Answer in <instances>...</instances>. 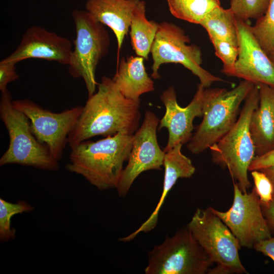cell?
<instances>
[{
  "mask_svg": "<svg viewBox=\"0 0 274 274\" xmlns=\"http://www.w3.org/2000/svg\"><path fill=\"white\" fill-rule=\"evenodd\" d=\"M97 86L68 136L71 148L95 136L107 137L118 132L133 134L139 129L140 99L125 97L107 77H102Z\"/></svg>",
  "mask_w": 274,
  "mask_h": 274,
  "instance_id": "obj_1",
  "label": "cell"
},
{
  "mask_svg": "<svg viewBox=\"0 0 274 274\" xmlns=\"http://www.w3.org/2000/svg\"><path fill=\"white\" fill-rule=\"evenodd\" d=\"M133 134L122 132L71 147L66 169L83 176L102 191L116 188L132 147Z\"/></svg>",
  "mask_w": 274,
  "mask_h": 274,
  "instance_id": "obj_2",
  "label": "cell"
},
{
  "mask_svg": "<svg viewBox=\"0 0 274 274\" xmlns=\"http://www.w3.org/2000/svg\"><path fill=\"white\" fill-rule=\"evenodd\" d=\"M254 84L244 80L231 90L205 88L202 102V120L187 143L188 150L199 154L217 143L233 126L239 107Z\"/></svg>",
  "mask_w": 274,
  "mask_h": 274,
  "instance_id": "obj_3",
  "label": "cell"
},
{
  "mask_svg": "<svg viewBox=\"0 0 274 274\" xmlns=\"http://www.w3.org/2000/svg\"><path fill=\"white\" fill-rule=\"evenodd\" d=\"M259 101V87L255 84L245 99L235 124L222 139L209 148L213 162L227 168L233 181H236L244 193L247 192L250 187L248 171L256 156L250 123Z\"/></svg>",
  "mask_w": 274,
  "mask_h": 274,
  "instance_id": "obj_4",
  "label": "cell"
},
{
  "mask_svg": "<svg viewBox=\"0 0 274 274\" xmlns=\"http://www.w3.org/2000/svg\"><path fill=\"white\" fill-rule=\"evenodd\" d=\"M0 117L9 136L8 149L0 159V166L17 164L47 170H57L58 161L47 146L41 143L31 131L28 117L16 109L8 89L1 92Z\"/></svg>",
  "mask_w": 274,
  "mask_h": 274,
  "instance_id": "obj_5",
  "label": "cell"
},
{
  "mask_svg": "<svg viewBox=\"0 0 274 274\" xmlns=\"http://www.w3.org/2000/svg\"><path fill=\"white\" fill-rule=\"evenodd\" d=\"M187 227L216 264L207 273H248L239 258L241 246L237 239L210 207L197 208Z\"/></svg>",
  "mask_w": 274,
  "mask_h": 274,
  "instance_id": "obj_6",
  "label": "cell"
},
{
  "mask_svg": "<svg viewBox=\"0 0 274 274\" xmlns=\"http://www.w3.org/2000/svg\"><path fill=\"white\" fill-rule=\"evenodd\" d=\"M72 16L76 35L68 70L73 77L83 79L90 97L95 92L96 70L109 52L110 38L105 25L85 10H75Z\"/></svg>",
  "mask_w": 274,
  "mask_h": 274,
  "instance_id": "obj_7",
  "label": "cell"
},
{
  "mask_svg": "<svg viewBox=\"0 0 274 274\" xmlns=\"http://www.w3.org/2000/svg\"><path fill=\"white\" fill-rule=\"evenodd\" d=\"M146 274H204L213 263L187 226L148 253Z\"/></svg>",
  "mask_w": 274,
  "mask_h": 274,
  "instance_id": "obj_8",
  "label": "cell"
},
{
  "mask_svg": "<svg viewBox=\"0 0 274 274\" xmlns=\"http://www.w3.org/2000/svg\"><path fill=\"white\" fill-rule=\"evenodd\" d=\"M190 42L185 30L179 26L166 21L159 23L150 51L153 60L151 77L154 79L160 78V66L173 63L181 64L190 71L206 88L214 82L224 81L201 66V50L195 44L188 45Z\"/></svg>",
  "mask_w": 274,
  "mask_h": 274,
  "instance_id": "obj_9",
  "label": "cell"
},
{
  "mask_svg": "<svg viewBox=\"0 0 274 274\" xmlns=\"http://www.w3.org/2000/svg\"><path fill=\"white\" fill-rule=\"evenodd\" d=\"M233 192V203L228 210L210 208L229 228L241 247L254 248L259 242L271 237L259 196L254 187L251 192L244 193L234 182Z\"/></svg>",
  "mask_w": 274,
  "mask_h": 274,
  "instance_id": "obj_10",
  "label": "cell"
},
{
  "mask_svg": "<svg viewBox=\"0 0 274 274\" xmlns=\"http://www.w3.org/2000/svg\"><path fill=\"white\" fill-rule=\"evenodd\" d=\"M12 104L28 117L31 131L37 139L45 144L52 157L59 161L67 143L68 136L75 126L83 107L78 106L56 113L27 99L13 100Z\"/></svg>",
  "mask_w": 274,
  "mask_h": 274,
  "instance_id": "obj_11",
  "label": "cell"
},
{
  "mask_svg": "<svg viewBox=\"0 0 274 274\" xmlns=\"http://www.w3.org/2000/svg\"><path fill=\"white\" fill-rule=\"evenodd\" d=\"M159 119L152 112H145L143 123L133 134L132 147L128 163L116 188L120 197H125L132 184L143 172L162 169L165 153L158 144L157 128Z\"/></svg>",
  "mask_w": 274,
  "mask_h": 274,
  "instance_id": "obj_12",
  "label": "cell"
},
{
  "mask_svg": "<svg viewBox=\"0 0 274 274\" xmlns=\"http://www.w3.org/2000/svg\"><path fill=\"white\" fill-rule=\"evenodd\" d=\"M204 88L199 83L192 100L184 108L178 104L173 87H168L161 95L160 100L165 107V112L159 121L158 129L166 128L168 132L167 143L163 149L164 153L179 144L183 145L190 141L193 135L194 119L202 117Z\"/></svg>",
  "mask_w": 274,
  "mask_h": 274,
  "instance_id": "obj_13",
  "label": "cell"
},
{
  "mask_svg": "<svg viewBox=\"0 0 274 274\" xmlns=\"http://www.w3.org/2000/svg\"><path fill=\"white\" fill-rule=\"evenodd\" d=\"M238 57L234 77L274 87V65L254 37L251 26L236 18Z\"/></svg>",
  "mask_w": 274,
  "mask_h": 274,
  "instance_id": "obj_14",
  "label": "cell"
},
{
  "mask_svg": "<svg viewBox=\"0 0 274 274\" xmlns=\"http://www.w3.org/2000/svg\"><path fill=\"white\" fill-rule=\"evenodd\" d=\"M72 51V44L68 39L34 25L26 30L15 51L4 59L17 63L37 58L68 65Z\"/></svg>",
  "mask_w": 274,
  "mask_h": 274,
  "instance_id": "obj_15",
  "label": "cell"
},
{
  "mask_svg": "<svg viewBox=\"0 0 274 274\" xmlns=\"http://www.w3.org/2000/svg\"><path fill=\"white\" fill-rule=\"evenodd\" d=\"M183 145L179 144L165 152L163 161L164 175L162 192L159 201L149 218L140 227L128 235L120 238V241L128 242L133 240L142 232L152 230L157 225L160 210L165 198L180 178H189L195 172V168L191 160L181 152Z\"/></svg>",
  "mask_w": 274,
  "mask_h": 274,
  "instance_id": "obj_16",
  "label": "cell"
},
{
  "mask_svg": "<svg viewBox=\"0 0 274 274\" xmlns=\"http://www.w3.org/2000/svg\"><path fill=\"white\" fill-rule=\"evenodd\" d=\"M140 0H87L85 10L114 32L119 50L129 31L133 12Z\"/></svg>",
  "mask_w": 274,
  "mask_h": 274,
  "instance_id": "obj_17",
  "label": "cell"
},
{
  "mask_svg": "<svg viewBox=\"0 0 274 274\" xmlns=\"http://www.w3.org/2000/svg\"><path fill=\"white\" fill-rule=\"evenodd\" d=\"M258 85L259 105L253 112L250 123L256 156L274 149V87L261 83Z\"/></svg>",
  "mask_w": 274,
  "mask_h": 274,
  "instance_id": "obj_18",
  "label": "cell"
},
{
  "mask_svg": "<svg viewBox=\"0 0 274 274\" xmlns=\"http://www.w3.org/2000/svg\"><path fill=\"white\" fill-rule=\"evenodd\" d=\"M145 59L141 56L122 58L112 78L120 92L127 98L140 99L143 94L154 90L153 81L147 74Z\"/></svg>",
  "mask_w": 274,
  "mask_h": 274,
  "instance_id": "obj_19",
  "label": "cell"
},
{
  "mask_svg": "<svg viewBox=\"0 0 274 274\" xmlns=\"http://www.w3.org/2000/svg\"><path fill=\"white\" fill-rule=\"evenodd\" d=\"M158 26L159 23L147 19L146 3L140 0L133 12L129 28L131 44L137 56L148 59Z\"/></svg>",
  "mask_w": 274,
  "mask_h": 274,
  "instance_id": "obj_20",
  "label": "cell"
},
{
  "mask_svg": "<svg viewBox=\"0 0 274 274\" xmlns=\"http://www.w3.org/2000/svg\"><path fill=\"white\" fill-rule=\"evenodd\" d=\"M201 25L210 39L226 41L238 46L236 17L229 9L214 8L201 21Z\"/></svg>",
  "mask_w": 274,
  "mask_h": 274,
  "instance_id": "obj_21",
  "label": "cell"
},
{
  "mask_svg": "<svg viewBox=\"0 0 274 274\" xmlns=\"http://www.w3.org/2000/svg\"><path fill=\"white\" fill-rule=\"evenodd\" d=\"M169 11L175 17L199 24L214 8L220 6L219 0H166Z\"/></svg>",
  "mask_w": 274,
  "mask_h": 274,
  "instance_id": "obj_22",
  "label": "cell"
},
{
  "mask_svg": "<svg viewBox=\"0 0 274 274\" xmlns=\"http://www.w3.org/2000/svg\"><path fill=\"white\" fill-rule=\"evenodd\" d=\"M258 43L268 55L274 51V0H270L265 13L251 26Z\"/></svg>",
  "mask_w": 274,
  "mask_h": 274,
  "instance_id": "obj_23",
  "label": "cell"
},
{
  "mask_svg": "<svg viewBox=\"0 0 274 274\" xmlns=\"http://www.w3.org/2000/svg\"><path fill=\"white\" fill-rule=\"evenodd\" d=\"M33 207L28 203L19 201L11 203L0 198V239L7 242L15 237V230L11 227V220L15 215L29 212Z\"/></svg>",
  "mask_w": 274,
  "mask_h": 274,
  "instance_id": "obj_24",
  "label": "cell"
},
{
  "mask_svg": "<svg viewBox=\"0 0 274 274\" xmlns=\"http://www.w3.org/2000/svg\"><path fill=\"white\" fill-rule=\"evenodd\" d=\"M270 0H231L230 10L235 17L245 21L258 19L266 12Z\"/></svg>",
  "mask_w": 274,
  "mask_h": 274,
  "instance_id": "obj_25",
  "label": "cell"
},
{
  "mask_svg": "<svg viewBox=\"0 0 274 274\" xmlns=\"http://www.w3.org/2000/svg\"><path fill=\"white\" fill-rule=\"evenodd\" d=\"M210 40L216 55L223 63L221 72L227 76L234 77L235 65L238 57V46L226 41L216 39H210Z\"/></svg>",
  "mask_w": 274,
  "mask_h": 274,
  "instance_id": "obj_26",
  "label": "cell"
},
{
  "mask_svg": "<svg viewBox=\"0 0 274 274\" xmlns=\"http://www.w3.org/2000/svg\"><path fill=\"white\" fill-rule=\"evenodd\" d=\"M255 188L261 206H267L271 201L274 194L273 185L266 174L260 170L251 171Z\"/></svg>",
  "mask_w": 274,
  "mask_h": 274,
  "instance_id": "obj_27",
  "label": "cell"
},
{
  "mask_svg": "<svg viewBox=\"0 0 274 274\" xmlns=\"http://www.w3.org/2000/svg\"><path fill=\"white\" fill-rule=\"evenodd\" d=\"M17 63L3 59L0 62V90L1 92L7 90V85L19 78L16 71Z\"/></svg>",
  "mask_w": 274,
  "mask_h": 274,
  "instance_id": "obj_28",
  "label": "cell"
},
{
  "mask_svg": "<svg viewBox=\"0 0 274 274\" xmlns=\"http://www.w3.org/2000/svg\"><path fill=\"white\" fill-rule=\"evenodd\" d=\"M273 165H274V149L263 155L255 156L249 167V170L251 172L260 170Z\"/></svg>",
  "mask_w": 274,
  "mask_h": 274,
  "instance_id": "obj_29",
  "label": "cell"
},
{
  "mask_svg": "<svg viewBox=\"0 0 274 274\" xmlns=\"http://www.w3.org/2000/svg\"><path fill=\"white\" fill-rule=\"evenodd\" d=\"M254 248L257 251L270 257L274 261V237L259 242Z\"/></svg>",
  "mask_w": 274,
  "mask_h": 274,
  "instance_id": "obj_30",
  "label": "cell"
},
{
  "mask_svg": "<svg viewBox=\"0 0 274 274\" xmlns=\"http://www.w3.org/2000/svg\"><path fill=\"white\" fill-rule=\"evenodd\" d=\"M263 215L269 228L274 230V194L272 199L266 206H261Z\"/></svg>",
  "mask_w": 274,
  "mask_h": 274,
  "instance_id": "obj_31",
  "label": "cell"
},
{
  "mask_svg": "<svg viewBox=\"0 0 274 274\" xmlns=\"http://www.w3.org/2000/svg\"><path fill=\"white\" fill-rule=\"evenodd\" d=\"M260 170L264 173L271 181L274 189V165L265 167Z\"/></svg>",
  "mask_w": 274,
  "mask_h": 274,
  "instance_id": "obj_32",
  "label": "cell"
},
{
  "mask_svg": "<svg viewBox=\"0 0 274 274\" xmlns=\"http://www.w3.org/2000/svg\"><path fill=\"white\" fill-rule=\"evenodd\" d=\"M268 57L269 59H270L271 61L274 65V51H273L272 53H271L270 54L268 55Z\"/></svg>",
  "mask_w": 274,
  "mask_h": 274,
  "instance_id": "obj_33",
  "label": "cell"
}]
</instances>
